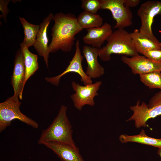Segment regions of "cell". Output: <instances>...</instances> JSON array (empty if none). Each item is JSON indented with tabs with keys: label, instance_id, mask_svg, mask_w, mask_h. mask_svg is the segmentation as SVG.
Here are the masks:
<instances>
[{
	"label": "cell",
	"instance_id": "obj_1",
	"mask_svg": "<svg viewBox=\"0 0 161 161\" xmlns=\"http://www.w3.org/2000/svg\"><path fill=\"white\" fill-rule=\"evenodd\" d=\"M54 24L51 29V40L49 45L50 53L59 50L68 52L75 44V36L83 29L78 23L77 17L72 13L56 14L53 20Z\"/></svg>",
	"mask_w": 161,
	"mask_h": 161
},
{
	"label": "cell",
	"instance_id": "obj_2",
	"mask_svg": "<svg viewBox=\"0 0 161 161\" xmlns=\"http://www.w3.org/2000/svg\"><path fill=\"white\" fill-rule=\"evenodd\" d=\"M67 107L62 105L52 123L42 131L38 141L39 144L53 142L76 146L72 138V126L66 114Z\"/></svg>",
	"mask_w": 161,
	"mask_h": 161
},
{
	"label": "cell",
	"instance_id": "obj_3",
	"mask_svg": "<svg viewBox=\"0 0 161 161\" xmlns=\"http://www.w3.org/2000/svg\"><path fill=\"white\" fill-rule=\"evenodd\" d=\"M106 45L100 49L99 56L102 61H108L112 54L133 57L139 54L133 44L130 33L124 29L113 32L106 40Z\"/></svg>",
	"mask_w": 161,
	"mask_h": 161
},
{
	"label": "cell",
	"instance_id": "obj_4",
	"mask_svg": "<svg viewBox=\"0 0 161 161\" xmlns=\"http://www.w3.org/2000/svg\"><path fill=\"white\" fill-rule=\"evenodd\" d=\"M140 104L138 100L136 105L130 107L133 113L126 120H134L135 126L137 128L147 127L146 122L149 119L161 115V90L150 99L148 105L143 102Z\"/></svg>",
	"mask_w": 161,
	"mask_h": 161
},
{
	"label": "cell",
	"instance_id": "obj_5",
	"mask_svg": "<svg viewBox=\"0 0 161 161\" xmlns=\"http://www.w3.org/2000/svg\"><path fill=\"white\" fill-rule=\"evenodd\" d=\"M21 103L13 96L0 103V132L1 133L11 124L12 121L17 119L33 128H38V123L23 114L20 107Z\"/></svg>",
	"mask_w": 161,
	"mask_h": 161
},
{
	"label": "cell",
	"instance_id": "obj_6",
	"mask_svg": "<svg viewBox=\"0 0 161 161\" xmlns=\"http://www.w3.org/2000/svg\"><path fill=\"white\" fill-rule=\"evenodd\" d=\"M141 21L139 30L142 34L154 41H160L155 37L152 30L155 17L161 15V1L149 0L142 4L137 11Z\"/></svg>",
	"mask_w": 161,
	"mask_h": 161
},
{
	"label": "cell",
	"instance_id": "obj_7",
	"mask_svg": "<svg viewBox=\"0 0 161 161\" xmlns=\"http://www.w3.org/2000/svg\"><path fill=\"white\" fill-rule=\"evenodd\" d=\"M101 9L109 10L116 21L114 27L124 29L132 24V13L130 8L126 6L123 0H100Z\"/></svg>",
	"mask_w": 161,
	"mask_h": 161
},
{
	"label": "cell",
	"instance_id": "obj_8",
	"mask_svg": "<svg viewBox=\"0 0 161 161\" xmlns=\"http://www.w3.org/2000/svg\"><path fill=\"white\" fill-rule=\"evenodd\" d=\"M102 83V82L99 81L94 83L82 86L73 81L71 85L75 93L70 96V98L75 107L80 111L85 105L94 106L95 104L94 98L98 95L97 92Z\"/></svg>",
	"mask_w": 161,
	"mask_h": 161
},
{
	"label": "cell",
	"instance_id": "obj_9",
	"mask_svg": "<svg viewBox=\"0 0 161 161\" xmlns=\"http://www.w3.org/2000/svg\"><path fill=\"white\" fill-rule=\"evenodd\" d=\"M83 56L81 54L80 47V41L77 40L75 43V52L71 60L66 69L62 73L56 76L51 77H45L47 82L56 86L59 85L60 79L65 75L73 72L77 73L80 76L81 81L85 85L92 83L91 78L86 75L83 69L82 62Z\"/></svg>",
	"mask_w": 161,
	"mask_h": 161
},
{
	"label": "cell",
	"instance_id": "obj_10",
	"mask_svg": "<svg viewBox=\"0 0 161 161\" xmlns=\"http://www.w3.org/2000/svg\"><path fill=\"white\" fill-rule=\"evenodd\" d=\"M122 61L127 65L134 75H139L155 72H161V62H157L139 55L132 57L123 55Z\"/></svg>",
	"mask_w": 161,
	"mask_h": 161
},
{
	"label": "cell",
	"instance_id": "obj_11",
	"mask_svg": "<svg viewBox=\"0 0 161 161\" xmlns=\"http://www.w3.org/2000/svg\"><path fill=\"white\" fill-rule=\"evenodd\" d=\"M25 76L24 58L20 48L18 49L16 54L13 74L10 79V83L14 92L13 96L16 99H22Z\"/></svg>",
	"mask_w": 161,
	"mask_h": 161
},
{
	"label": "cell",
	"instance_id": "obj_12",
	"mask_svg": "<svg viewBox=\"0 0 161 161\" xmlns=\"http://www.w3.org/2000/svg\"><path fill=\"white\" fill-rule=\"evenodd\" d=\"M54 16L53 13H49L41 23L36 40L33 46L38 55L43 58L48 68H49L48 58L50 52L48 45L47 31L48 27L51 21L53 20Z\"/></svg>",
	"mask_w": 161,
	"mask_h": 161
},
{
	"label": "cell",
	"instance_id": "obj_13",
	"mask_svg": "<svg viewBox=\"0 0 161 161\" xmlns=\"http://www.w3.org/2000/svg\"><path fill=\"white\" fill-rule=\"evenodd\" d=\"M43 145L52 150L62 161H85L76 145L53 142Z\"/></svg>",
	"mask_w": 161,
	"mask_h": 161
},
{
	"label": "cell",
	"instance_id": "obj_14",
	"mask_svg": "<svg viewBox=\"0 0 161 161\" xmlns=\"http://www.w3.org/2000/svg\"><path fill=\"white\" fill-rule=\"evenodd\" d=\"M87 33L83 37L84 43L93 47L101 48L102 45L113 32L112 26L105 22L101 27L86 29Z\"/></svg>",
	"mask_w": 161,
	"mask_h": 161
},
{
	"label": "cell",
	"instance_id": "obj_15",
	"mask_svg": "<svg viewBox=\"0 0 161 161\" xmlns=\"http://www.w3.org/2000/svg\"><path fill=\"white\" fill-rule=\"evenodd\" d=\"M100 49L88 45L84 46L83 48V54L87 64L85 73L91 78H99L105 73L103 67L99 63L97 59Z\"/></svg>",
	"mask_w": 161,
	"mask_h": 161
},
{
	"label": "cell",
	"instance_id": "obj_16",
	"mask_svg": "<svg viewBox=\"0 0 161 161\" xmlns=\"http://www.w3.org/2000/svg\"><path fill=\"white\" fill-rule=\"evenodd\" d=\"M133 45L137 52L143 54L152 50H161V42H156L146 37L137 29L130 33Z\"/></svg>",
	"mask_w": 161,
	"mask_h": 161
},
{
	"label": "cell",
	"instance_id": "obj_17",
	"mask_svg": "<svg viewBox=\"0 0 161 161\" xmlns=\"http://www.w3.org/2000/svg\"><path fill=\"white\" fill-rule=\"evenodd\" d=\"M119 140L122 143L129 142H136L161 149V134L160 138L151 137L147 135L145 130L143 129L137 135H129L126 134H122L120 136Z\"/></svg>",
	"mask_w": 161,
	"mask_h": 161
},
{
	"label": "cell",
	"instance_id": "obj_18",
	"mask_svg": "<svg viewBox=\"0 0 161 161\" xmlns=\"http://www.w3.org/2000/svg\"><path fill=\"white\" fill-rule=\"evenodd\" d=\"M19 19L23 27L24 33L23 41L20 44V48H28L34 45L40 29V25L31 24L23 17H19Z\"/></svg>",
	"mask_w": 161,
	"mask_h": 161
},
{
	"label": "cell",
	"instance_id": "obj_19",
	"mask_svg": "<svg viewBox=\"0 0 161 161\" xmlns=\"http://www.w3.org/2000/svg\"><path fill=\"white\" fill-rule=\"evenodd\" d=\"M78 23L82 29L97 27L103 25V19L100 16L84 10L77 17Z\"/></svg>",
	"mask_w": 161,
	"mask_h": 161
},
{
	"label": "cell",
	"instance_id": "obj_20",
	"mask_svg": "<svg viewBox=\"0 0 161 161\" xmlns=\"http://www.w3.org/2000/svg\"><path fill=\"white\" fill-rule=\"evenodd\" d=\"M24 55L25 69V76L24 85L30 77L38 69V56L31 52L28 48H21Z\"/></svg>",
	"mask_w": 161,
	"mask_h": 161
},
{
	"label": "cell",
	"instance_id": "obj_21",
	"mask_svg": "<svg viewBox=\"0 0 161 161\" xmlns=\"http://www.w3.org/2000/svg\"><path fill=\"white\" fill-rule=\"evenodd\" d=\"M140 80L150 89L161 90V72L155 71L140 75Z\"/></svg>",
	"mask_w": 161,
	"mask_h": 161
},
{
	"label": "cell",
	"instance_id": "obj_22",
	"mask_svg": "<svg viewBox=\"0 0 161 161\" xmlns=\"http://www.w3.org/2000/svg\"><path fill=\"white\" fill-rule=\"evenodd\" d=\"M81 7L84 11L97 14L101 9L100 0H82Z\"/></svg>",
	"mask_w": 161,
	"mask_h": 161
},
{
	"label": "cell",
	"instance_id": "obj_23",
	"mask_svg": "<svg viewBox=\"0 0 161 161\" xmlns=\"http://www.w3.org/2000/svg\"><path fill=\"white\" fill-rule=\"evenodd\" d=\"M143 55L155 61L161 62V50H149L145 52Z\"/></svg>",
	"mask_w": 161,
	"mask_h": 161
},
{
	"label": "cell",
	"instance_id": "obj_24",
	"mask_svg": "<svg viewBox=\"0 0 161 161\" xmlns=\"http://www.w3.org/2000/svg\"><path fill=\"white\" fill-rule=\"evenodd\" d=\"M10 1L9 0H0V10L1 13L0 18H2L5 22L7 21V16L10 12L7 5Z\"/></svg>",
	"mask_w": 161,
	"mask_h": 161
},
{
	"label": "cell",
	"instance_id": "obj_25",
	"mask_svg": "<svg viewBox=\"0 0 161 161\" xmlns=\"http://www.w3.org/2000/svg\"><path fill=\"white\" fill-rule=\"evenodd\" d=\"M124 4L130 8L134 7L138 5L140 2V0H123Z\"/></svg>",
	"mask_w": 161,
	"mask_h": 161
},
{
	"label": "cell",
	"instance_id": "obj_26",
	"mask_svg": "<svg viewBox=\"0 0 161 161\" xmlns=\"http://www.w3.org/2000/svg\"><path fill=\"white\" fill-rule=\"evenodd\" d=\"M157 154L161 158V149H158L157 152Z\"/></svg>",
	"mask_w": 161,
	"mask_h": 161
}]
</instances>
